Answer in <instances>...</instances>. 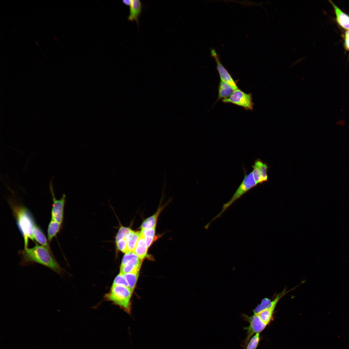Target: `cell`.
Returning <instances> with one entry per match:
<instances>
[{
    "instance_id": "1",
    "label": "cell",
    "mask_w": 349,
    "mask_h": 349,
    "mask_svg": "<svg viewBox=\"0 0 349 349\" xmlns=\"http://www.w3.org/2000/svg\"><path fill=\"white\" fill-rule=\"evenodd\" d=\"M20 316L32 349H50L53 336L46 319L37 311L23 309Z\"/></svg>"
},
{
    "instance_id": "2",
    "label": "cell",
    "mask_w": 349,
    "mask_h": 349,
    "mask_svg": "<svg viewBox=\"0 0 349 349\" xmlns=\"http://www.w3.org/2000/svg\"><path fill=\"white\" fill-rule=\"evenodd\" d=\"M75 287L79 296V305L77 314V329L93 336L95 327V319L99 294L95 291L88 300L83 296L79 281V270L74 274Z\"/></svg>"
},
{
    "instance_id": "3",
    "label": "cell",
    "mask_w": 349,
    "mask_h": 349,
    "mask_svg": "<svg viewBox=\"0 0 349 349\" xmlns=\"http://www.w3.org/2000/svg\"><path fill=\"white\" fill-rule=\"evenodd\" d=\"M316 79L317 84L321 88L325 95V104L332 121L341 125L349 132V116L333 96L328 82L323 75L319 73L316 74Z\"/></svg>"
},
{
    "instance_id": "4",
    "label": "cell",
    "mask_w": 349,
    "mask_h": 349,
    "mask_svg": "<svg viewBox=\"0 0 349 349\" xmlns=\"http://www.w3.org/2000/svg\"><path fill=\"white\" fill-rule=\"evenodd\" d=\"M213 7L209 0H197L194 9V21L191 28L194 32L203 31L208 36V26L212 19Z\"/></svg>"
},
{
    "instance_id": "5",
    "label": "cell",
    "mask_w": 349,
    "mask_h": 349,
    "mask_svg": "<svg viewBox=\"0 0 349 349\" xmlns=\"http://www.w3.org/2000/svg\"><path fill=\"white\" fill-rule=\"evenodd\" d=\"M349 140V132L341 125L331 121L328 129L326 151L343 147Z\"/></svg>"
},
{
    "instance_id": "6",
    "label": "cell",
    "mask_w": 349,
    "mask_h": 349,
    "mask_svg": "<svg viewBox=\"0 0 349 349\" xmlns=\"http://www.w3.org/2000/svg\"><path fill=\"white\" fill-rule=\"evenodd\" d=\"M243 314L240 312L231 322L217 330L212 337V345L224 344L233 341L237 325Z\"/></svg>"
},
{
    "instance_id": "7",
    "label": "cell",
    "mask_w": 349,
    "mask_h": 349,
    "mask_svg": "<svg viewBox=\"0 0 349 349\" xmlns=\"http://www.w3.org/2000/svg\"><path fill=\"white\" fill-rule=\"evenodd\" d=\"M349 306V294L342 302L335 306L332 317L325 323L321 326L314 333L308 338V341L311 343L314 339V338L317 333L323 330L324 328L329 326L335 320V319L336 318V317H338L339 315L341 314Z\"/></svg>"
},
{
    "instance_id": "8",
    "label": "cell",
    "mask_w": 349,
    "mask_h": 349,
    "mask_svg": "<svg viewBox=\"0 0 349 349\" xmlns=\"http://www.w3.org/2000/svg\"><path fill=\"white\" fill-rule=\"evenodd\" d=\"M92 336L77 329L72 338L71 349H88Z\"/></svg>"
},
{
    "instance_id": "9",
    "label": "cell",
    "mask_w": 349,
    "mask_h": 349,
    "mask_svg": "<svg viewBox=\"0 0 349 349\" xmlns=\"http://www.w3.org/2000/svg\"><path fill=\"white\" fill-rule=\"evenodd\" d=\"M196 344L193 341L181 339L176 349H192Z\"/></svg>"
},
{
    "instance_id": "10",
    "label": "cell",
    "mask_w": 349,
    "mask_h": 349,
    "mask_svg": "<svg viewBox=\"0 0 349 349\" xmlns=\"http://www.w3.org/2000/svg\"><path fill=\"white\" fill-rule=\"evenodd\" d=\"M333 152L336 154H345L349 156V140L343 147L334 149Z\"/></svg>"
},
{
    "instance_id": "11",
    "label": "cell",
    "mask_w": 349,
    "mask_h": 349,
    "mask_svg": "<svg viewBox=\"0 0 349 349\" xmlns=\"http://www.w3.org/2000/svg\"><path fill=\"white\" fill-rule=\"evenodd\" d=\"M50 349H65L62 344L55 338L53 337L50 345Z\"/></svg>"
},
{
    "instance_id": "12",
    "label": "cell",
    "mask_w": 349,
    "mask_h": 349,
    "mask_svg": "<svg viewBox=\"0 0 349 349\" xmlns=\"http://www.w3.org/2000/svg\"><path fill=\"white\" fill-rule=\"evenodd\" d=\"M233 341L224 344L212 345V349H233Z\"/></svg>"
},
{
    "instance_id": "13",
    "label": "cell",
    "mask_w": 349,
    "mask_h": 349,
    "mask_svg": "<svg viewBox=\"0 0 349 349\" xmlns=\"http://www.w3.org/2000/svg\"><path fill=\"white\" fill-rule=\"evenodd\" d=\"M183 3L190 8L195 9L197 4V0H185L183 1Z\"/></svg>"
},
{
    "instance_id": "14",
    "label": "cell",
    "mask_w": 349,
    "mask_h": 349,
    "mask_svg": "<svg viewBox=\"0 0 349 349\" xmlns=\"http://www.w3.org/2000/svg\"><path fill=\"white\" fill-rule=\"evenodd\" d=\"M192 349H210V347H203L196 344Z\"/></svg>"
},
{
    "instance_id": "15",
    "label": "cell",
    "mask_w": 349,
    "mask_h": 349,
    "mask_svg": "<svg viewBox=\"0 0 349 349\" xmlns=\"http://www.w3.org/2000/svg\"><path fill=\"white\" fill-rule=\"evenodd\" d=\"M53 65L54 67L55 68H56V69H58V68H59V65H58V63H57V62H53Z\"/></svg>"
},
{
    "instance_id": "16",
    "label": "cell",
    "mask_w": 349,
    "mask_h": 349,
    "mask_svg": "<svg viewBox=\"0 0 349 349\" xmlns=\"http://www.w3.org/2000/svg\"><path fill=\"white\" fill-rule=\"evenodd\" d=\"M81 57L84 61H87L86 59L83 55H81Z\"/></svg>"
},
{
    "instance_id": "17",
    "label": "cell",
    "mask_w": 349,
    "mask_h": 349,
    "mask_svg": "<svg viewBox=\"0 0 349 349\" xmlns=\"http://www.w3.org/2000/svg\"><path fill=\"white\" fill-rule=\"evenodd\" d=\"M65 82L68 86H69V87L71 86V84H70V82H69L68 81H65Z\"/></svg>"
},
{
    "instance_id": "18",
    "label": "cell",
    "mask_w": 349,
    "mask_h": 349,
    "mask_svg": "<svg viewBox=\"0 0 349 349\" xmlns=\"http://www.w3.org/2000/svg\"><path fill=\"white\" fill-rule=\"evenodd\" d=\"M19 44H20L22 47L24 46V45L22 43H21V42H19Z\"/></svg>"
},
{
    "instance_id": "19",
    "label": "cell",
    "mask_w": 349,
    "mask_h": 349,
    "mask_svg": "<svg viewBox=\"0 0 349 349\" xmlns=\"http://www.w3.org/2000/svg\"><path fill=\"white\" fill-rule=\"evenodd\" d=\"M210 349H212L211 348V347H210Z\"/></svg>"
}]
</instances>
